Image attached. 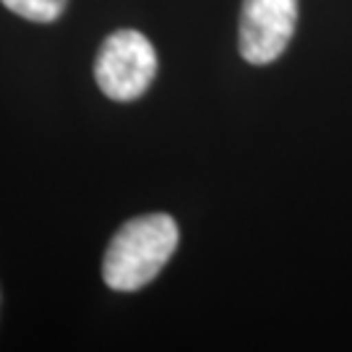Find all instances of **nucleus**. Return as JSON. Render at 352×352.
<instances>
[{
	"label": "nucleus",
	"instance_id": "1",
	"mask_svg": "<svg viewBox=\"0 0 352 352\" xmlns=\"http://www.w3.org/2000/svg\"><path fill=\"white\" fill-rule=\"evenodd\" d=\"M177 240L180 230L170 214H144L126 222L104 251V285L118 292H136L146 287L175 253Z\"/></svg>",
	"mask_w": 352,
	"mask_h": 352
},
{
	"label": "nucleus",
	"instance_id": "3",
	"mask_svg": "<svg viewBox=\"0 0 352 352\" xmlns=\"http://www.w3.org/2000/svg\"><path fill=\"white\" fill-rule=\"evenodd\" d=\"M298 24V0H243L238 50L243 60L266 65L287 50Z\"/></svg>",
	"mask_w": 352,
	"mask_h": 352
},
{
	"label": "nucleus",
	"instance_id": "2",
	"mask_svg": "<svg viewBox=\"0 0 352 352\" xmlns=\"http://www.w3.org/2000/svg\"><path fill=\"white\" fill-rule=\"evenodd\" d=\"M157 50L136 29H120L102 42L94 60V81L104 97L133 102L151 87L157 76Z\"/></svg>",
	"mask_w": 352,
	"mask_h": 352
},
{
	"label": "nucleus",
	"instance_id": "4",
	"mask_svg": "<svg viewBox=\"0 0 352 352\" xmlns=\"http://www.w3.org/2000/svg\"><path fill=\"white\" fill-rule=\"evenodd\" d=\"M3 6L21 19L37 21V24H50L55 19H60L68 0H3Z\"/></svg>",
	"mask_w": 352,
	"mask_h": 352
}]
</instances>
